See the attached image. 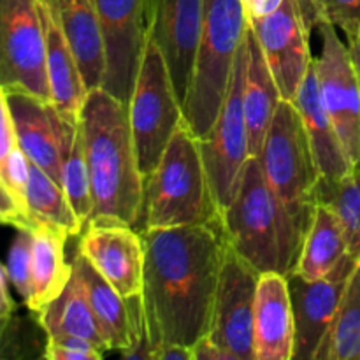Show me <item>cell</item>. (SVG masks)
<instances>
[{
    "label": "cell",
    "mask_w": 360,
    "mask_h": 360,
    "mask_svg": "<svg viewBox=\"0 0 360 360\" xmlns=\"http://www.w3.org/2000/svg\"><path fill=\"white\" fill-rule=\"evenodd\" d=\"M153 360H193L192 348L179 345H164L153 348Z\"/></svg>",
    "instance_id": "obj_39"
},
{
    "label": "cell",
    "mask_w": 360,
    "mask_h": 360,
    "mask_svg": "<svg viewBox=\"0 0 360 360\" xmlns=\"http://www.w3.org/2000/svg\"><path fill=\"white\" fill-rule=\"evenodd\" d=\"M281 101L267 60L248 23V63L245 77V116L248 127L250 157H259L273 116Z\"/></svg>",
    "instance_id": "obj_26"
},
{
    "label": "cell",
    "mask_w": 360,
    "mask_h": 360,
    "mask_svg": "<svg viewBox=\"0 0 360 360\" xmlns=\"http://www.w3.org/2000/svg\"><path fill=\"white\" fill-rule=\"evenodd\" d=\"M30 345H37V340L20 316L11 322L0 320V360L34 357V354L27 350Z\"/></svg>",
    "instance_id": "obj_34"
},
{
    "label": "cell",
    "mask_w": 360,
    "mask_h": 360,
    "mask_svg": "<svg viewBox=\"0 0 360 360\" xmlns=\"http://www.w3.org/2000/svg\"><path fill=\"white\" fill-rule=\"evenodd\" d=\"M229 246L262 273L288 276L297 264L304 234L264 174L259 157H250L238 192L220 218Z\"/></svg>",
    "instance_id": "obj_3"
},
{
    "label": "cell",
    "mask_w": 360,
    "mask_h": 360,
    "mask_svg": "<svg viewBox=\"0 0 360 360\" xmlns=\"http://www.w3.org/2000/svg\"><path fill=\"white\" fill-rule=\"evenodd\" d=\"M259 158L267 183L306 236L320 174L294 102L280 101Z\"/></svg>",
    "instance_id": "obj_6"
},
{
    "label": "cell",
    "mask_w": 360,
    "mask_h": 360,
    "mask_svg": "<svg viewBox=\"0 0 360 360\" xmlns=\"http://www.w3.org/2000/svg\"><path fill=\"white\" fill-rule=\"evenodd\" d=\"M352 274L316 281L304 280L294 273L288 274L295 320L294 360L320 359Z\"/></svg>",
    "instance_id": "obj_17"
},
{
    "label": "cell",
    "mask_w": 360,
    "mask_h": 360,
    "mask_svg": "<svg viewBox=\"0 0 360 360\" xmlns=\"http://www.w3.org/2000/svg\"><path fill=\"white\" fill-rule=\"evenodd\" d=\"M77 252L125 299L141 295L144 271L143 236L120 221H91L81 236Z\"/></svg>",
    "instance_id": "obj_15"
},
{
    "label": "cell",
    "mask_w": 360,
    "mask_h": 360,
    "mask_svg": "<svg viewBox=\"0 0 360 360\" xmlns=\"http://www.w3.org/2000/svg\"><path fill=\"white\" fill-rule=\"evenodd\" d=\"M246 63H248V32L245 42L239 48L227 97L218 112L217 122L207 136L199 139L204 169L220 218L236 197L243 169L250 158L248 127L245 116Z\"/></svg>",
    "instance_id": "obj_8"
},
{
    "label": "cell",
    "mask_w": 360,
    "mask_h": 360,
    "mask_svg": "<svg viewBox=\"0 0 360 360\" xmlns=\"http://www.w3.org/2000/svg\"><path fill=\"white\" fill-rule=\"evenodd\" d=\"M283 2L285 0H243V6H245L248 21H253L273 14L274 11L280 9Z\"/></svg>",
    "instance_id": "obj_37"
},
{
    "label": "cell",
    "mask_w": 360,
    "mask_h": 360,
    "mask_svg": "<svg viewBox=\"0 0 360 360\" xmlns=\"http://www.w3.org/2000/svg\"><path fill=\"white\" fill-rule=\"evenodd\" d=\"M72 266L81 274L95 316L104 329L109 350H129L130 347L143 341L146 338V330L141 295L134 299L120 295L79 252L74 255Z\"/></svg>",
    "instance_id": "obj_19"
},
{
    "label": "cell",
    "mask_w": 360,
    "mask_h": 360,
    "mask_svg": "<svg viewBox=\"0 0 360 360\" xmlns=\"http://www.w3.org/2000/svg\"><path fill=\"white\" fill-rule=\"evenodd\" d=\"M18 146L11 120L6 94L0 90V225H11L14 229H32L34 221L20 210L9 185V164Z\"/></svg>",
    "instance_id": "obj_31"
},
{
    "label": "cell",
    "mask_w": 360,
    "mask_h": 360,
    "mask_svg": "<svg viewBox=\"0 0 360 360\" xmlns=\"http://www.w3.org/2000/svg\"><path fill=\"white\" fill-rule=\"evenodd\" d=\"M55 13L86 83L88 91L102 88L105 49L94 0H44Z\"/></svg>",
    "instance_id": "obj_23"
},
{
    "label": "cell",
    "mask_w": 360,
    "mask_h": 360,
    "mask_svg": "<svg viewBox=\"0 0 360 360\" xmlns=\"http://www.w3.org/2000/svg\"><path fill=\"white\" fill-rule=\"evenodd\" d=\"M104 355L101 354H90V352L74 350V348L62 347L58 343L46 340L44 352H42V359L48 360H101Z\"/></svg>",
    "instance_id": "obj_35"
},
{
    "label": "cell",
    "mask_w": 360,
    "mask_h": 360,
    "mask_svg": "<svg viewBox=\"0 0 360 360\" xmlns=\"http://www.w3.org/2000/svg\"><path fill=\"white\" fill-rule=\"evenodd\" d=\"M359 37H360V32H359Z\"/></svg>",
    "instance_id": "obj_42"
},
{
    "label": "cell",
    "mask_w": 360,
    "mask_h": 360,
    "mask_svg": "<svg viewBox=\"0 0 360 360\" xmlns=\"http://www.w3.org/2000/svg\"><path fill=\"white\" fill-rule=\"evenodd\" d=\"M144 245L141 308L151 347L193 348L207 336L221 264V221L139 231Z\"/></svg>",
    "instance_id": "obj_1"
},
{
    "label": "cell",
    "mask_w": 360,
    "mask_h": 360,
    "mask_svg": "<svg viewBox=\"0 0 360 360\" xmlns=\"http://www.w3.org/2000/svg\"><path fill=\"white\" fill-rule=\"evenodd\" d=\"M27 206L35 224L49 225L67 238L83 234L84 224L74 211L62 185L32 162L28 167Z\"/></svg>",
    "instance_id": "obj_27"
},
{
    "label": "cell",
    "mask_w": 360,
    "mask_h": 360,
    "mask_svg": "<svg viewBox=\"0 0 360 360\" xmlns=\"http://www.w3.org/2000/svg\"><path fill=\"white\" fill-rule=\"evenodd\" d=\"M246 32L243 0H204L192 83L183 104V122L197 139L206 137L217 122Z\"/></svg>",
    "instance_id": "obj_5"
},
{
    "label": "cell",
    "mask_w": 360,
    "mask_h": 360,
    "mask_svg": "<svg viewBox=\"0 0 360 360\" xmlns=\"http://www.w3.org/2000/svg\"><path fill=\"white\" fill-rule=\"evenodd\" d=\"M260 273L229 246L218 278L210 338L234 360H255V299Z\"/></svg>",
    "instance_id": "obj_10"
},
{
    "label": "cell",
    "mask_w": 360,
    "mask_h": 360,
    "mask_svg": "<svg viewBox=\"0 0 360 360\" xmlns=\"http://www.w3.org/2000/svg\"><path fill=\"white\" fill-rule=\"evenodd\" d=\"M193 360H234L229 352L221 350L213 343L210 338H202L195 347L192 348Z\"/></svg>",
    "instance_id": "obj_38"
},
{
    "label": "cell",
    "mask_w": 360,
    "mask_h": 360,
    "mask_svg": "<svg viewBox=\"0 0 360 360\" xmlns=\"http://www.w3.org/2000/svg\"><path fill=\"white\" fill-rule=\"evenodd\" d=\"M105 49L102 88L129 104L146 41L144 0H94Z\"/></svg>",
    "instance_id": "obj_12"
},
{
    "label": "cell",
    "mask_w": 360,
    "mask_h": 360,
    "mask_svg": "<svg viewBox=\"0 0 360 360\" xmlns=\"http://www.w3.org/2000/svg\"><path fill=\"white\" fill-rule=\"evenodd\" d=\"M62 188L69 197L77 217L86 225L94 211V195H91L90 169H88L81 122L72 123L67 136L62 158Z\"/></svg>",
    "instance_id": "obj_29"
},
{
    "label": "cell",
    "mask_w": 360,
    "mask_h": 360,
    "mask_svg": "<svg viewBox=\"0 0 360 360\" xmlns=\"http://www.w3.org/2000/svg\"><path fill=\"white\" fill-rule=\"evenodd\" d=\"M359 264V260L348 252L343 227L334 211L326 204L316 202L297 264L292 273L304 280L316 281L347 276L354 273Z\"/></svg>",
    "instance_id": "obj_20"
},
{
    "label": "cell",
    "mask_w": 360,
    "mask_h": 360,
    "mask_svg": "<svg viewBox=\"0 0 360 360\" xmlns=\"http://www.w3.org/2000/svg\"><path fill=\"white\" fill-rule=\"evenodd\" d=\"M41 9L44 20L46 72L51 102L63 120L77 123L81 122V111L88 97L86 83L55 13L44 0H41Z\"/></svg>",
    "instance_id": "obj_21"
},
{
    "label": "cell",
    "mask_w": 360,
    "mask_h": 360,
    "mask_svg": "<svg viewBox=\"0 0 360 360\" xmlns=\"http://www.w3.org/2000/svg\"><path fill=\"white\" fill-rule=\"evenodd\" d=\"M315 202H322L334 211L343 227L348 252L360 262V165L340 179L320 178Z\"/></svg>",
    "instance_id": "obj_28"
},
{
    "label": "cell",
    "mask_w": 360,
    "mask_h": 360,
    "mask_svg": "<svg viewBox=\"0 0 360 360\" xmlns=\"http://www.w3.org/2000/svg\"><path fill=\"white\" fill-rule=\"evenodd\" d=\"M32 229H16L6 262L9 283L23 302L28 301L32 292Z\"/></svg>",
    "instance_id": "obj_33"
},
{
    "label": "cell",
    "mask_w": 360,
    "mask_h": 360,
    "mask_svg": "<svg viewBox=\"0 0 360 360\" xmlns=\"http://www.w3.org/2000/svg\"><path fill=\"white\" fill-rule=\"evenodd\" d=\"M127 105L139 171L146 181L176 129L183 123L181 102L176 95L167 63L148 28L141 65Z\"/></svg>",
    "instance_id": "obj_7"
},
{
    "label": "cell",
    "mask_w": 360,
    "mask_h": 360,
    "mask_svg": "<svg viewBox=\"0 0 360 360\" xmlns=\"http://www.w3.org/2000/svg\"><path fill=\"white\" fill-rule=\"evenodd\" d=\"M220 221L199 139L185 125L176 129L153 174L144 181L137 231Z\"/></svg>",
    "instance_id": "obj_4"
},
{
    "label": "cell",
    "mask_w": 360,
    "mask_h": 360,
    "mask_svg": "<svg viewBox=\"0 0 360 360\" xmlns=\"http://www.w3.org/2000/svg\"><path fill=\"white\" fill-rule=\"evenodd\" d=\"M148 9H150V0H144V13L148 16Z\"/></svg>",
    "instance_id": "obj_41"
},
{
    "label": "cell",
    "mask_w": 360,
    "mask_h": 360,
    "mask_svg": "<svg viewBox=\"0 0 360 360\" xmlns=\"http://www.w3.org/2000/svg\"><path fill=\"white\" fill-rule=\"evenodd\" d=\"M35 316L46 338L76 336L86 340L101 352L109 350L104 329L95 316L81 274L74 266L62 294Z\"/></svg>",
    "instance_id": "obj_24"
},
{
    "label": "cell",
    "mask_w": 360,
    "mask_h": 360,
    "mask_svg": "<svg viewBox=\"0 0 360 360\" xmlns=\"http://www.w3.org/2000/svg\"><path fill=\"white\" fill-rule=\"evenodd\" d=\"M81 125L94 195L88 224L120 221L137 229L144 178L130 130L129 105L104 88H95L84 101Z\"/></svg>",
    "instance_id": "obj_2"
},
{
    "label": "cell",
    "mask_w": 360,
    "mask_h": 360,
    "mask_svg": "<svg viewBox=\"0 0 360 360\" xmlns=\"http://www.w3.org/2000/svg\"><path fill=\"white\" fill-rule=\"evenodd\" d=\"M319 360H360V264L343 295Z\"/></svg>",
    "instance_id": "obj_30"
},
{
    "label": "cell",
    "mask_w": 360,
    "mask_h": 360,
    "mask_svg": "<svg viewBox=\"0 0 360 360\" xmlns=\"http://www.w3.org/2000/svg\"><path fill=\"white\" fill-rule=\"evenodd\" d=\"M299 7L309 32L319 23H329L348 39L359 37L360 0H299Z\"/></svg>",
    "instance_id": "obj_32"
},
{
    "label": "cell",
    "mask_w": 360,
    "mask_h": 360,
    "mask_svg": "<svg viewBox=\"0 0 360 360\" xmlns=\"http://www.w3.org/2000/svg\"><path fill=\"white\" fill-rule=\"evenodd\" d=\"M322 53L315 58L320 97L329 112L343 150L354 167L360 165V81L348 44L336 27L319 23Z\"/></svg>",
    "instance_id": "obj_11"
},
{
    "label": "cell",
    "mask_w": 360,
    "mask_h": 360,
    "mask_svg": "<svg viewBox=\"0 0 360 360\" xmlns=\"http://www.w3.org/2000/svg\"><path fill=\"white\" fill-rule=\"evenodd\" d=\"M255 360H292L295 348V320L288 278L262 273L255 299Z\"/></svg>",
    "instance_id": "obj_18"
},
{
    "label": "cell",
    "mask_w": 360,
    "mask_h": 360,
    "mask_svg": "<svg viewBox=\"0 0 360 360\" xmlns=\"http://www.w3.org/2000/svg\"><path fill=\"white\" fill-rule=\"evenodd\" d=\"M204 0H150L146 28L167 63L181 108L192 83Z\"/></svg>",
    "instance_id": "obj_14"
},
{
    "label": "cell",
    "mask_w": 360,
    "mask_h": 360,
    "mask_svg": "<svg viewBox=\"0 0 360 360\" xmlns=\"http://www.w3.org/2000/svg\"><path fill=\"white\" fill-rule=\"evenodd\" d=\"M0 90L51 102L41 0H0Z\"/></svg>",
    "instance_id": "obj_9"
},
{
    "label": "cell",
    "mask_w": 360,
    "mask_h": 360,
    "mask_svg": "<svg viewBox=\"0 0 360 360\" xmlns=\"http://www.w3.org/2000/svg\"><path fill=\"white\" fill-rule=\"evenodd\" d=\"M294 105L301 115L302 125L308 134L309 146H311L313 158L322 179H340L347 176L354 169L343 150L340 137H338L334 123L329 112L323 108L320 97L319 77H316L315 58L306 72L304 81L299 88L294 98Z\"/></svg>",
    "instance_id": "obj_22"
},
{
    "label": "cell",
    "mask_w": 360,
    "mask_h": 360,
    "mask_svg": "<svg viewBox=\"0 0 360 360\" xmlns=\"http://www.w3.org/2000/svg\"><path fill=\"white\" fill-rule=\"evenodd\" d=\"M348 48H350L352 58H354L355 69H357L359 81H360V37H352V39H348Z\"/></svg>",
    "instance_id": "obj_40"
},
{
    "label": "cell",
    "mask_w": 360,
    "mask_h": 360,
    "mask_svg": "<svg viewBox=\"0 0 360 360\" xmlns=\"http://www.w3.org/2000/svg\"><path fill=\"white\" fill-rule=\"evenodd\" d=\"M32 292L25 302L34 315L51 304L67 287L72 262L65 259L67 236L44 224L32 227Z\"/></svg>",
    "instance_id": "obj_25"
},
{
    "label": "cell",
    "mask_w": 360,
    "mask_h": 360,
    "mask_svg": "<svg viewBox=\"0 0 360 360\" xmlns=\"http://www.w3.org/2000/svg\"><path fill=\"white\" fill-rule=\"evenodd\" d=\"M267 60L283 101L294 102L313 62L309 35L299 0H285L278 11L248 21Z\"/></svg>",
    "instance_id": "obj_13"
},
{
    "label": "cell",
    "mask_w": 360,
    "mask_h": 360,
    "mask_svg": "<svg viewBox=\"0 0 360 360\" xmlns=\"http://www.w3.org/2000/svg\"><path fill=\"white\" fill-rule=\"evenodd\" d=\"M18 146L28 160L62 185V158L72 123L63 120L53 102L23 91H4Z\"/></svg>",
    "instance_id": "obj_16"
},
{
    "label": "cell",
    "mask_w": 360,
    "mask_h": 360,
    "mask_svg": "<svg viewBox=\"0 0 360 360\" xmlns=\"http://www.w3.org/2000/svg\"><path fill=\"white\" fill-rule=\"evenodd\" d=\"M16 304H14L13 297L9 292V278H7L6 267L0 264V320H16Z\"/></svg>",
    "instance_id": "obj_36"
}]
</instances>
